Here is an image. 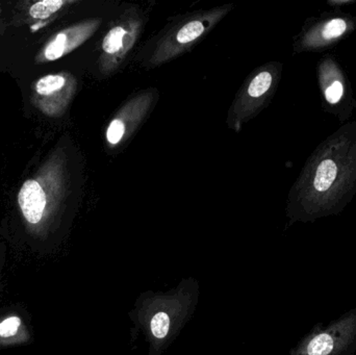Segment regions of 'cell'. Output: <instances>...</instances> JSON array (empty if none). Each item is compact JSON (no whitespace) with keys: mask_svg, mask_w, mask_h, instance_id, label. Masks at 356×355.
I'll use <instances>...</instances> for the list:
<instances>
[{"mask_svg":"<svg viewBox=\"0 0 356 355\" xmlns=\"http://www.w3.org/2000/svg\"><path fill=\"white\" fill-rule=\"evenodd\" d=\"M356 194V121L332 133L309 156L292 196L307 208H334Z\"/></svg>","mask_w":356,"mask_h":355,"instance_id":"6da1fadb","label":"cell"},{"mask_svg":"<svg viewBox=\"0 0 356 355\" xmlns=\"http://www.w3.org/2000/svg\"><path fill=\"white\" fill-rule=\"evenodd\" d=\"M229 10L230 6H222L196 13L184 19L160 40L152 54L150 65L156 67L184 53L200 41Z\"/></svg>","mask_w":356,"mask_h":355,"instance_id":"7a4b0ae2","label":"cell"},{"mask_svg":"<svg viewBox=\"0 0 356 355\" xmlns=\"http://www.w3.org/2000/svg\"><path fill=\"white\" fill-rule=\"evenodd\" d=\"M280 77L276 65L264 67L249 79L248 83L241 91L232 106L230 124L236 131H240L243 122L257 114L266 101L270 99Z\"/></svg>","mask_w":356,"mask_h":355,"instance_id":"3957f363","label":"cell"},{"mask_svg":"<svg viewBox=\"0 0 356 355\" xmlns=\"http://www.w3.org/2000/svg\"><path fill=\"white\" fill-rule=\"evenodd\" d=\"M141 27V18L131 13H125L124 16L111 27L102 44L100 68L104 74L111 75L118 70L137 42Z\"/></svg>","mask_w":356,"mask_h":355,"instance_id":"277c9868","label":"cell"},{"mask_svg":"<svg viewBox=\"0 0 356 355\" xmlns=\"http://www.w3.org/2000/svg\"><path fill=\"white\" fill-rule=\"evenodd\" d=\"M156 90H147L125 102L106 129V142L110 148L118 147L131 139L147 116L156 98Z\"/></svg>","mask_w":356,"mask_h":355,"instance_id":"5b68a950","label":"cell"},{"mask_svg":"<svg viewBox=\"0 0 356 355\" xmlns=\"http://www.w3.org/2000/svg\"><path fill=\"white\" fill-rule=\"evenodd\" d=\"M349 15L319 18L305 28L298 41V51H321L336 44L356 28V21Z\"/></svg>","mask_w":356,"mask_h":355,"instance_id":"8992f818","label":"cell"},{"mask_svg":"<svg viewBox=\"0 0 356 355\" xmlns=\"http://www.w3.org/2000/svg\"><path fill=\"white\" fill-rule=\"evenodd\" d=\"M33 342L31 317L20 304L0 308V350L29 345Z\"/></svg>","mask_w":356,"mask_h":355,"instance_id":"52a82bcc","label":"cell"},{"mask_svg":"<svg viewBox=\"0 0 356 355\" xmlns=\"http://www.w3.org/2000/svg\"><path fill=\"white\" fill-rule=\"evenodd\" d=\"M100 20H91L72 27L64 33H58L51 43L46 47L45 58L49 60H58L65 53L74 49L77 46L91 37L99 27Z\"/></svg>","mask_w":356,"mask_h":355,"instance_id":"ba28073f","label":"cell"},{"mask_svg":"<svg viewBox=\"0 0 356 355\" xmlns=\"http://www.w3.org/2000/svg\"><path fill=\"white\" fill-rule=\"evenodd\" d=\"M19 206L25 220L31 225L41 222L46 208V195L35 181L23 183L18 196Z\"/></svg>","mask_w":356,"mask_h":355,"instance_id":"9c48e42d","label":"cell"},{"mask_svg":"<svg viewBox=\"0 0 356 355\" xmlns=\"http://www.w3.org/2000/svg\"><path fill=\"white\" fill-rule=\"evenodd\" d=\"M178 310L177 306L172 304H164L156 308L154 314H152L148 323L150 337L152 340L162 343L170 337L173 327L178 323Z\"/></svg>","mask_w":356,"mask_h":355,"instance_id":"30bf717a","label":"cell"},{"mask_svg":"<svg viewBox=\"0 0 356 355\" xmlns=\"http://www.w3.org/2000/svg\"><path fill=\"white\" fill-rule=\"evenodd\" d=\"M65 2L62 0H44L37 2L31 8V16L35 19H47L58 12Z\"/></svg>","mask_w":356,"mask_h":355,"instance_id":"8fae6325","label":"cell"},{"mask_svg":"<svg viewBox=\"0 0 356 355\" xmlns=\"http://www.w3.org/2000/svg\"><path fill=\"white\" fill-rule=\"evenodd\" d=\"M66 85V79L62 75H47L42 77L37 83V92L40 95H51Z\"/></svg>","mask_w":356,"mask_h":355,"instance_id":"7c38bea8","label":"cell"},{"mask_svg":"<svg viewBox=\"0 0 356 355\" xmlns=\"http://www.w3.org/2000/svg\"><path fill=\"white\" fill-rule=\"evenodd\" d=\"M334 349V340L330 336L320 335L309 343L307 347L309 355H327Z\"/></svg>","mask_w":356,"mask_h":355,"instance_id":"4fadbf2b","label":"cell"},{"mask_svg":"<svg viewBox=\"0 0 356 355\" xmlns=\"http://www.w3.org/2000/svg\"><path fill=\"white\" fill-rule=\"evenodd\" d=\"M323 94L325 96L326 102L330 104V106L339 104L342 100V98L344 97V83L340 81V79H334L330 85H326L324 88Z\"/></svg>","mask_w":356,"mask_h":355,"instance_id":"5bb4252c","label":"cell"},{"mask_svg":"<svg viewBox=\"0 0 356 355\" xmlns=\"http://www.w3.org/2000/svg\"><path fill=\"white\" fill-rule=\"evenodd\" d=\"M6 251L3 248H0V281H1L2 274H3L4 266H6Z\"/></svg>","mask_w":356,"mask_h":355,"instance_id":"9a60e30c","label":"cell"}]
</instances>
